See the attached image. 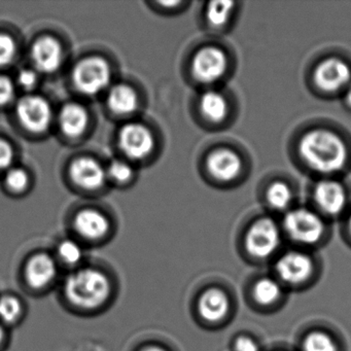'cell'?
Listing matches in <instances>:
<instances>
[{
    "mask_svg": "<svg viewBox=\"0 0 351 351\" xmlns=\"http://www.w3.org/2000/svg\"><path fill=\"white\" fill-rule=\"evenodd\" d=\"M7 186L13 191H22L28 184V176L23 169L14 168L5 176Z\"/></svg>",
    "mask_w": 351,
    "mask_h": 351,
    "instance_id": "obj_28",
    "label": "cell"
},
{
    "mask_svg": "<svg viewBox=\"0 0 351 351\" xmlns=\"http://www.w3.org/2000/svg\"><path fill=\"white\" fill-rule=\"evenodd\" d=\"M133 171L128 164L116 161L110 164L108 168V176L119 182H126L132 178Z\"/></svg>",
    "mask_w": 351,
    "mask_h": 351,
    "instance_id": "obj_29",
    "label": "cell"
},
{
    "mask_svg": "<svg viewBox=\"0 0 351 351\" xmlns=\"http://www.w3.org/2000/svg\"><path fill=\"white\" fill-rule=\"evenodd\" d=\"M121 149L131 159H145L151 155L155 147V138L143 125L132 124L123 127L119 135Z\"/></svg>",
    "mask_w": 351,
    "mask_h": 351,
    "instance_id": "obj_8",
    "label": "cell"
},
{
    "mask_svg": "<svg viewBox=\"0 0 351 351\" xmlns=\"http://www.w3.org/2000/svg\"><path fill=\"white\" fill-rule=\"evenodd\" d=\"M304 351H337L334 339L324 332H312L306 336L303 343Z\"/></svg>",
    "mask_w": 351,
    "mask_h": 351,
    "instance_id": "obj_25",
    "label": "cell"
},
{
    "mask_svg": "<svg viewBox=\"0 0 351 351\" xmlns=\"http://www.w3.org/2000/svg\"><path fill=\"white\" fill-rule=\"evenodd\" d=\"M23 314V304L14 295L0 297V322L5 324H16Z\"/></svg>",
    "mask_w": 351,
    "mask_h": 351,
    "instance_id": "obj_21",
    "label": "cell"
},
{
    "mask_svg": "<svg viewBox=\"0 0 351 351\" xmlns=\"http://www.w3.org/2000/svg\"><path fill=\"white\" fill-rule=\"evenodd\" d=\"M200 110L209 122L221 123L227 118L229 106L225 96L219 92L209 91L201 97Z\"/></svg>",
    "mask_w": 351,
    "mask_h": 351,
    "instance_id": "obj_20",
    "label": "cell"
},
{
    "mask_svg": "<svg viewBox=\"0 0 351 351\" xmlns=\"http://www.w3.org/2000/svg\"><path fill=\"white\" fill-rule=\"evenodd\" d=\"M234 347H235L236 351H258V346L256 343L248 337L238 338Z\"/></svg>",
    "mask_w": 351,
    "mask_h": 351,
    "instance_id": "obj_33",
    "label": "cell"
},
{
    "mask_svg": "<svg viewBox=\"0 0 351 351\" xmlns=\"http://www.w3.org/2000/svg\"><path fill=\"white\" fill-rule=\"evenodd\" d=\"M198 310L201 317L206 322H221L229 312V298L221 289H208L201 295Z\"/></svg>",
    "mask_w": 351,
    "mask_h": 351,
    "instance_id": "obj_17",
    "label": "cell"
},
{
    "mask_svg": "<svg viewBox=\"0 0 351 351\" xmlns=\"http://www.w3.org/2000/svg\"><path fill=\"white\" fill-rule=\"evenodd\" d=\"M18 82L21 87L25 88V89H32L36 86V82H38V77H36V73H34L29 69H25L22 71L21 73L18 75Z\"/></svg>",
    "mask_w": 351,
    "mask_h": 351,
    "instance_id": "obj_32",
    "label": "cell"
},
{
    "mask_svg": "<svg viewBox=\"0 0 351 351\" xmlns=\"http://www.w3.org/2000/svg\"><path fill=\"white\" fill-rule=\"evenodd\" d=\"M32 57L38 71L46 73H54L62 62V48L54 38H43L32 47Z\"/></svg>",
    "mask_w": 351,
    "mask_h": 351,
    "instance_id": "obj_13",
    "label": "cell"
},
{
    "mask_svg": "<svg viewBox=\"0 0 351 351\" xmlns=\"http://www.w3.org/2000/svg\"><path fill=\"white\" fill-rule=\"evenodd\" d=\"M285 228L291 239L303 244L316 243L324 232L322 219L308 209H295L287 213Z\"/></svg>",
    "mask_w": 351,
    "mask_h": 351,
    "instance_id": "obj_4",
    "label": "cell"
},
{
    "mask_svg": "<svg viewBox=\"0 0 351 351\" xmlns=\"http://www.w3.org/2000/svg\"><path fill=\"white\" fill-rule=\"evenodd\" d=\"M73 84L81 93L96 95L110 82V69L100 57H90L77 63L73 73Z\"/></svg>",
    "mask_w": 351,
    "mask_h": 351,
    "instance_id": "obj_3",
    "label": "cell"
},
{
    "mask_svg": "<svg viewBox=\"0 0 351 351\" xmlns=\"http://www.w3.org/2000/svg\"><path fill=\"white\" fill-rule=\"evenodd\" d=\"M141 351H167L165 349L162 348L160 346H155V345H151V346L145 347V348L141 349Z\"/></svg>",
    "mask_w": 351,
    "mask_h": 351,
    "instance_id": "obj_35",
    "label": "cell"
},
{
    "mask_svg": "<svg viewBox=\"0 0 351 351\" xmlns=\"http://www.w3.org/2000/svg\"><path fill=\"white\" fill-rule=\"evenodd\" d=\"M291 191L285 182H277L271 184L267 191V201L272 208L282 210L291 203Z\"/></svg>",
    "mask_w": 351,
    "mask_h": 351,
    "instance_id": "obj_24",
    "label": "cell"
},
{
    "mask_svg": "<svg viewBox=\"0 0 351 351\" xmlns=\"http://www.w3.org/2000/svg\"><path fill=\"white\" fill-rule=\"evenodd\" d=\"M67 301L81 309H96L106 303L112 291L110 278L95 268L77 269L67 276L63 287Z\"/></svg>",
    "mask_w": 351,
    "mask_h": 351,
    "instance_id": "obj_2",
    "label": "cell"
},
{
    "mask_svg": "<svg viewBox=\"0 0 351 351\" xmlns=\"http://www.w3.org/2000/svg\"><path fill=\"white\" fill-rule=\"evenodd\" d=\"M108 104L117 114H130L138 106L136 92L127 85H117L110 89L108 95Z\"/></svg>",
    "mask_w": 351,
    "mask_h": 351,
    "instance_id": "obj_19",
    "label": "cell"
},
{
    "mask_svg": "<svg viewBox=\"0 0 351 351\" xmlns=\"http://www.w3.org/2000/svg\"><path fill=\"white\" fill-rule=\"evenodd\" d=\"M280 295V287L274 279L262 278L254 285V299L262 305H271V304L275 303Z\"/></svg>",
    "mask_w": 351,
    "mask_h": 351,
    "instance_id": "obj_22",
    "label": "cell"
},
{
    "mask_svg": "<svg viewBox=\"0 0 351 351\" xmlns=\"http://www.w3.org/2000/svg\"><path fill=\"white\" fill-rule=\"evenodd\" d=\"M59 121L61 129L65 134L71 137H77L83 134L87 128L89 116L84 106L69 104L61 110Z\"/></svg>",
    "mask_w": 351,
    "mask_h": 351,
    "instance_id": "obj_18",
    "label": "cell"
},
{
    "mask_svg": "<svg viewBox=\"0 0 351 351\" xmlns=\"http://www.w3.org/2000/svg\"><path fill=\"white\" fill-rule=\"evenodd\" d=\"M15 96L13 82L9 77L0 75V106L10 104Z\"/></svg>",
    "mask_w": 351,
    "mask_h": 351,
    "instance_id": "obj_30",
    "label": "cell"
},
{
    "mask_svg": "<svg viewBox=\"0 0 351 351\" xmlns=\"http://www.w3.org/2000/svg\"><path fill=\"white\" fill-rule=\"evenodd\" d=\"M59 258L64 264L75 266L80 264L84 258V250L75 240L66 239L60 242L57 247Z\"/></svg>",
    "mask_w": 351,
    "mask_h": 351,
    "instance_id": "obj_26",
    "label": "cell"
},
{
    "mask_svg": "<svg viewBox=\"0 0 351 351\" xmlns=\"http://www.w3.org/2000/svg\"><path fill=\"white\" fill-rule=\"evenodd\" d=\"M314 199L319 208L330 215L342 213L347 201L344 188L332 180L320 182L314 190Z\"/></svg>",
    "mask_w": 351,
    "mask_h": 351,
    "instance_id": "obj_15",
    "label": "cell"
},
{
    "mask_svg": "<svg viewBox=\"0 0 351 351\" xmlns=\"http://www.w3.org/2000/svg\"><path fill=\"white\" fill-rule=\"evenodd\" d=\"M14 161L13 147L7 141L0 139V170L7 169Z\"/></svg>",
    "mask_w": 351,
    "mask_h": 351,
    "instance_id": "obj_31",
    "label": "cell"
},
{
    "mask_svg": "<svg viewBox=\"0 0 351 351\" xmlns=\"http://www.w3.org/2000/svg\"><path fill=\"white\" fill-rule=\"evenodd\" d=\"M71 176L77 186L87 190H96L104 186L106 173L95 160L80 158L71 166Z\"/></svg>",
    "mask_w": 351,
    "mask_h": 351,
    "instance_id": "obj_14",
    "label": "cell"
},
{
    "mask_svg": "<svg viewBox=\"0 0 351 351\" xmlns=\"http://www.w3.org/2000/svg\"><path fill=\"white\" fill-rule=\"evenodd\" d=\"M276 271L285 282L299 285L311 276L313 263L307 254L298 252H287L277 262Z\"/></svg>",
    "mask_w": 351,
    "mask_h": 351,
    "instance_id": "obj_11",
    "label": "cell"
},
{
    "mask_svg": "<svg viewBox=\"0 0 351 351\" xmlns=\"http://www.w3.org/2000/svg\"><path fill=\"white\" fill-rule=\"evenodd\" d=\"M18 118L32 132L40 133L50 126L52 110L50 104L40 96H26L17 106Z\"/></svg>",
    "mask_w": 351,
    "mask_h": 351,
    "instance_id": "obj_7",
    "label": "cell"
},
{
    "mask_svg": "<svg viewBox=\"0 0 351 351\" xmlns=\"http://www.w3.org/2000/svg\"><path fill=\"white\" fill-rule=\"evenodd\" d=\"M348 228H349V231H350V234H351V217H350V219H349Z\"/></svg>",
    "mask_w": 351,
    "mask_h": 351,
    "instance_id": "obj_37",
    "label": "cell"
},
{
    "mask_svg": "<svg viewBox=\"0 0 351 351\" xmlns=\"http://www.w3.org/2000/svg\"><path fill=\"white\" fill-rule=\"evenodd\" d=\"M16 54V45L13 38L7 34H0V66L10 64Z\"/></svg>",
    "mask_w": 351,
    "mask_h": 351,
    "instance_id": "obj_27",
    "label": "cell"
},
{
    "mask_svg": "<svg viewBox=\"0 0 351 351\" xmlns=\"http://www.w3.org/2000/svg\"><path fill=\"white\" fill-rule=\"evenodd\" d=\"M228 58L225 52L215 47H205L192 60V73L202 84H213L225 75Z\"/></svg>",
    "mask_w": 351,
    "mask_h": 351,
    "instance_id": "obj_6",
    "label": "cell"
},
{
    "mask_svg": "<svg viewBox=\"0 0 351 351\" xmlns=\"http://www.w3.org/2000/svg\"><path fill=\"white\" fill-rule=\"evenodd\" d=\"M278 226L271 219H261L252 223L246 234V250L258 258H268L280 244Z\"/></svg>",
    "mask_w": 351,
    "mask_h": 351,
    "instance_id": "obj_5",
    "label": "cell"
},
{
    "mask_svg": "<svg viewBox=\"0 0 351 351\" xmlns=\"http://www.w3.org/2000/svg\"><path fill=\"white\" fill-rule=\"evenodd\" d=\"M299 153L311 169L320 173L340 171L348 156L343 139L324 129H315L304 135L299 143Z\"/></svg>",
    "mask_w": 351,
    "mask_h": 351,
    "instance_id": "obj_1",
    "label": "cell"
},
{
    "mask_svg": "<svg viewBox=\"0 0 351 351\" xmlns=\"http://www.w3.org/2000/svg\"><path fill=\"white\" fill-rule=\"evenodd\" d=\"M345 102L349 108H351V84L347 87L346 93H345Z\"/></svg>",
    "mask_w": 351,
    "mask_h": 351,
    "instance_id": "obj_34",
    "label": "cell"
},
{
    "mask_svg": "<svg viewBox=\"0 0 351 351\" xmlns=\"http://www.w3.org/2000/svg\"><path fill=\"white\" fill-rule=\"evenodd\" d=\"M5 332L3 330V326L0 324V346L3 345V341H5Z\"/></svg>",
    "mask_w": 351,
    "mask_h": 351,
    "instance_id": "obj_36",
    "label": "cell"
},
{
    "mask_svg": "<svg viewBox=\"0 0 351 351\" xmlns=\"http://www.w3.org/2000/svg\"><path fill=\"white\" fill-rule=\"evenodd\" d=\"M207 170L219 182H231L235 180L242 169L239 156L228 149L213 151L207 158Z\"/></svg>",
    "mask_w": 351,
    "mask_h": 351,
    "instance_id": "obj_12",
    "label": "cell"
},
{
    "mask_svg": "<svg viewBox=\"0 0 351 351\" xmlns=\"http://www.w3.org/2000/svg\"><path fill=\"white\" fill-rule=\"evenodd\" d=\"M75 231L81 237L87 240L102 239L110 230V221L99 211L85 209L75 217Z\"/></svg>",
    "mask_w": 351,
    "mask_h": 351,
    "instance_id": "obj_16",
    "label": "cell"
},
{
    "mask_svg": "<svg viewBox=\"0 0 351 351\" xmlns=\"http://www.w3.org/2000/svg\"><path fill=\"white\" fill-rule=\"evenodd\" d=\"M351 69L345 61L328 58L322 61L314 71V82L324 92H336L350 85Z\"/></svg>",
    "mask_w": 351,
    "mask_h": 351,
    "instance_id": "obj_9",
    "label": "cell"
},
{
    "mask_svg": "<svg viewBox=\"0 0 351 351\" xmlns=\"http://www.w3.org/2000/svg\"><path fill=\"white\" fill-rule=\"evenodd\" d=\"M233 9L232 1H213L207 7V21L213 27H223L229 21Z\"/></svg>",
    "mask_w": 351,
    "mask_h": 351,
    "instance_id": "obj_23",
    "label": "cell"
},
{
    "mask_svg": "<svg viewBox=\"0 0 351 351\" xmlns=\"http://www.w3.org/2000/svg\"><path fill=\"white\" fill-rule=\"evenodd\" d=\"M58 275L56 260L46 252L34 254L25 267V279L30 287L43 289L52 285Z\"/></svg>",
    "mask_w": 351,
    "mask_h": 351,
    "instance_id": "obj_10",
    "label": "cell"
}]
</instances>
